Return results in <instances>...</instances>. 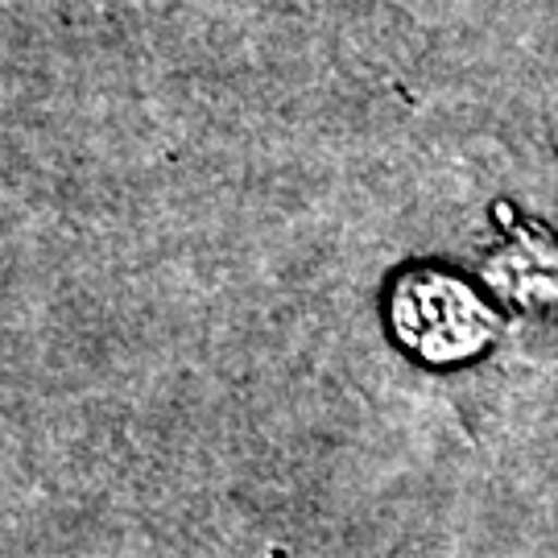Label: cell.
I'll list each match as a JSON object with an SVG mask.
<instances>
[{
	"mask_svg": "<svg viewBox=\"0 0 558 558\" xmlns=\"http://www.w3.org/2000/svg\"><path fill=\"white\" fill-rule=\"evenodd\" d=\"M398 331L426 360L472 356L488 336V315L451 278H410L398 290Z\"/></svg>",
	"mask_w": 558,
	"mask_h": 558,
	"instance_id": "6da1fadb",
	"label": "cell"
}]
</instances>
